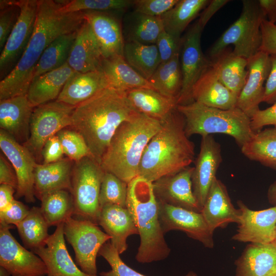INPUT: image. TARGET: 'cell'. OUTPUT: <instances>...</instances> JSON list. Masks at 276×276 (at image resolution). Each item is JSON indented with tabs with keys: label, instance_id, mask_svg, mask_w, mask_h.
I'll return each mask as SVG.
<instances>
[{
	"label": "cell",
	"instance_id": "45",
	"mask_svg": "<svg viewBox=\"0 0 276 276\" xmlns=\"http://www.w3.org/2000/svg\"><path fill=\"white\" fill-rule=\"evenodd\" d=\"M98 255L102 257L111 267L109 271L100 272V276H147L128 266L121 258L120 254L110 240L101 247ZM184 276L198 275L196 272L190 271Z\"/></svg>",
	"mask_w": 276,
	"mask_h": 276
},
{
	"label": "cell",
	"instance_id": "40",
	"mask_svg": "<svg viewBox=\"0 0 276 276\" xmlns=\"http://www.w3.org/2000/svg\"><path fill=\"white\" fill-rule=\"evenodd\" d=\"M25 247L32 251L44 245L50 235L49 226L40 208L33 206L27 217L16 226Z\"/></svg>",
	"mask_w": 276,
	"mask_h": 276
},
{
	"label": "cell",
	"instance_id": "62",
	"mask_svg": "<svg viewBox=\"0 0 276 276\" xmlns=\"http://www.w3.org/2000/svg\"><path fill=\"white\" fill-rule=\"evenodd\" d=\"M275 25H276V23H275Z\"/></svg>",
	"mask_w": 276,
	"mask_h": 276
},
{
	"label": "cell",
	"instance_id": "12",
	"mask_svg": "<svg viewBox=\"0 0 276 276\" xmlns=\"http://www.w3.org/2000/svg\"><path fill=\"white\" fill-rule=\"evenodd\" d=\"M38 0L16 1L19 15L0 56L1 79L15 67L24 54L33 32Z\"/></svg>",
	"mask_w": 276,
	"mask_h": 276
},
{
	"label": "cell",
	"instance_id": "60",
	"mask_svg": "<svg viewBox=\"0 0 276 276\" xmlns=\"http://www.w3.org/2000/svg\"><path fill=\"white\" fill-rule=\"evenodd\" d=\"M274 241L276 242V227H275V239Z\"/></svg>",
	"mask_w": 276,
	"mask_h": 276
},
{
	"label": "cell",
	"instance_id": "52",
	"mask_svg": "<svg viewBox=\"0 0 276 276\" xmlns=\"http://www.w3.org/2000/svg\"><path fill=\"white\" fill-rule=\"evenodd\" d=\"M64 154L60 140L57 135L50 137L44 144L41 151L43 164L56 162L61 159Z\"/></svg>",
	"mask_w": 276,
	"mask_h": 276
},
{
	"label": "cell",
	"instance_id": "30",
	"mask_svg": "<svg viewBox=\"0 0 276 276\" xmlns=\"http://www.w3.org/2000/svg\"><path fill=\"white\" fill-rule=\"evenodd\" d=\"M192 97L193 102L222 109L236 107L237 100L219 81L211 65L193 86Z\"/></svg>",
	"mask_w": 276,
	"mask_h": 276
},
{
	"label": "cell",
	"instance_id": "61",
	"mask_svg": "<svg viewBox=\"0 0 276 276\" xmlns=\"http://www.w3.org/2000/svg\"><path fill=\"white\" fill-rule=\"evenodd\" d=\"M274 276H276V275H274Z\"/></svg>",
	"mask_w": 276,
	"mask_h": 276
},
{
	"label": "cell",
	"instance_id": "58",
	"mask_svg": "<svg viewBox=\"0 0 276 276\" xmlns=\"http://www.w3.org/2000/svg\"><path fill=\"white\" fill-rule=\"evenodd\" d=\"M267 199L271 204L273 206L276 205V180L272 182L268 188Z\"/></svg>",
	"mask_w": 276,
	"mask_h": 276
},
{
	"label": "cell",
	"instance_id": "55",
	"mask_svg": "<svg viewBox=\"0 0 276 276\" xmlns=\"http://www.w3.org/2000/svg\"><path fill=\"white\" fill-rule=\"evenodd\" d=\"M230 1L211 0L200 13L199 18L197 20L201 27L203 29L212 17L221 8Z\"/></svg>",
	"mask_w": 276,
	"mask_h": 276
},
{
	"label": "cell",
	"instance_id": "3",
	"mask_svg": "<svg viewBox=\"0 0 276 276\" xmlns=\"http://www.w3.org/2000/svg\"><path fill=\"white\" fill-rule=\"evenodd\" d=\"M185 132V121L176 109L163 123L143 153L138 176L154 182L189 167L195 145Z\"/></svg>",
	"mask_w": 276,
	"mask_h": 276
},
{
	"label": "cell",
	"instance_id": "57",
	"mask_svg": "<svg viewBox=\"0 0 276 276\" xmlns=\"http://www.w3.org/2000/svg\"><path fill=\"white\" fill-rule=\"evenodd\" d=\"M260 8L265 17L269 22L276 23V0H259Z\"/></svg>",
	"mask_w": 276,
	"mask_h": 276
},
{
	"label": "cell",
	"instance_id": "37",
	"mask_svg": "<svg viewBox=\"0 0 276 276\" xmlns=\"http://www.w3.org/2000/svg\"><path fill=\"white\" fill-rule=\"evenodd\" d=\"M148 81L156 91L178 99L182 84L180 53L169 61L160 63Z\"/></svg>",
	"mask_w": 276,
	"mask_h": 276
},
{
	"label": "cell",
	"instance_id": "43",
	"mask_svg": "<svg viewBox=\"0 0 276 276\" xmlns=\"http://www.w3.org/2000/svg\"><path fill=\"white\" fill-rule=\"evenodd\" d=\"M132 5L133 1L129 0H72L62 2L60 11L65 13L85 11H121Z\"/></svg>",
	"mask_w": 276,
	"mask_h": 276
},
{
	"label": "cell",
	"instance_id": "47",
	"mask_svg": "<svg viewBox=\"0 0 276 276\" xmlns=\"http://www.w3.org/2000/svg\"><path fill=\"white\" fill-rule=\"evenodd\" d=\"M179 0H135L136 13L154 17L162 16L172 9Z\"/></svg>",
	"mask_w": 276,
	"mask_h": 276
},
{
	"label": "cell",
	"instance_id": "46",
	"mask_svg": "<svg viewBox=\"0 0 276 276\" xmlns=\"http://www.w3.org/2000/svg\"><path fill=\"white\" fill-rule=\"evenodd\" d=\"M0 6V50L1 52L17 21L20 9L16 3V1H1Z\"/></svg>",
	"mask_w": 276,
	"mask_h": 276
},
{
	"label": "cell",
	"instance_id": "4",
	"mask_svg": "<svg viewBox=\"0 0 276 276\" xmlns=\"http://www.w3.org/2000/svg\"><path fill=\"white\" fill-rule=\"evenodd\" d=\"M162 123L136 112L118 128L104 154L100 165L128 183L138 176L143 153Z\"/></svg>",
	"mask_w": 276,
	"mask_h": 276
},
{
	"label": "cell",
	"instance_id": "13",
	"mask_svg": "<svg viewBox=\"0 0 276 276\" xmlns=\"http://www.w3.org/2000/svg\"><path fill=\"white\" fill-rule=\"evenodd\" d=\"M13 225L0 224V266L11 276H45L47 267L41 259L21 245L10 230Z\"/></svg>",
	"mask_w": 276,
	"mask_h": 276
},
{
	"label": "cell",
	"instance_id": "2",
	"mask_svg": "<svg viewBox=\"0 0 276 276\" xmlns=\"http://www.w3.org/2000/svg\"><path fill=\"white\" fill-rule=\"evenodd\" d=\"M136 112L125 91L108 87L76 106L69 127L82 136L100 164L118 128Z\"/></svg>",
	"mask_w": 276,
	"mask_h": 276
},
{
	"label": "cell",
	"instance_id": "56",
	"mask_svg": "<svg viewBox=\"0 0 276 276\" xmlns=\"http://www.w3.org/2000/svg\"><path fill=\"white\" fill-rule=\"evenodd\" d=\"M16 189L7 185L0 186V212L6 210L15 199Z\"/></svg>",
	"mask_w": 276,
	"mask_h": 276
},
{
	"label": "cell",
	"instance_id": "35",
	"mask_svg": "<svg viewBox=\"0 0 276 276\" xmlns=\"http://www.w3.org/2000/svg\"><path fill=\"white\" fill-rule=\"evenodd\" d=\"M210 0H179L177 3L162 16L164 30L180 38L189 24L209 4Z\"/></svg>",
	"mask_w": 276,
	"mask_h": 276
},
{
	"label": "cell",
	"instance_id": "17",
	"mask_svg": "<svg viewBox=\"0 0 276 276\" xmlns=\"http://www.w3.org/2000/svg\"><path fill=\"white\" fill-rule=\"evenodd\" d=\"M222 160L220 144L212 135L202 137L192 175L193 193L201 209Z\"/></svg>",
	"mask_w": 276,
	"mask_h": 276
},
{
	"label": "cell",
	"instance_id": "39",
	"mask_svg": "<svg viewBox=\"0 0 276 276\" xmlns=\"http://www.w3.org/2000/svg\"><path fill=\"white\" fill-rule=\"evenodd\" d=\"M41 211L49 227L57 226L74 215V204L70 191H56L40 199Z\"/></svg>",
	"mask_w": 276,
	"mask_h": 276
},
{
	"label": "cell",
	"instance_id": "34",
	"mask_svg": "<svg viewBox=\"0 0 276 276\" xmlns=\"http://www.w3.org/2000/svg\"><path fill=\"white\" fill-rule=\"evenodd\" d=\"M241 151L249 159L276 170V126L256 132Z\"/></svg>",
	"mask_w": 276,
	"mask_h": 276
},
{
	"label": "cell",
	"instance_id": "31",
	"mask_svg": "<svg viewBox=\"0 0 276 276\" xmlns=\"http://www.w3.org/2000/svg\"><path fill=\"white\" fill-rule=\"evenodd\" d=\"M133 107L151 118L164 122L177 109V99L164 96L149 88H137L125 92Z\"/></svg>",
	"mask_w": 276,
	"mask_h": 276
},
{
	"label": "cell",
	"instance_id": "27",
	"mask_svg": "<svg viewBox=\"0 0 276 276\" xmlns=\"http://www.w3.org/2000/svg\"><path fill=\"white\" fill-rule=\"evenodd\" d=\"M108 87L101 68L86 73L74 72L56 100L77 106Z\"/></svg>",
	"mask_w": 276,
	"mask_h": 276
},
{
	"label": "cell",
	"instance_id": "14",
	"mask_svg": "<svg viewBox=\"0 0 276 276\" xmlns=\"http://www.w3.org/2000/svg\"><path fill=\"white\" fill-rule=\"evenodd\" d=\"M158 203L159 219L164 234L171 231H180L204 247H214V232L209 227L201 212Z\"/></svg>",
	"mask_w": 276,
	"mask_h": 276
},
{
	"label": "cell",
	"instance_id": "29",
	"mask_svg": "<svg viewBox=\"0 0 276 276\" xmlns=\"http://www.w3.org/2000/svg\"><path fill=\"white\" fill-rule=\"evenodd\" d=\"M210 59L219 81L238 98L247 78L248 59L228 48Z\"/></svg>",
	"mask_w": 276,
	"mask_h": 276
},
{
	"label": "cell",
	"instance_id": "49",
	"mask_svg": "<svg viewBox=\"0 0 276 276\" xmlns=\"http://www.w3.org/2000/svg\"><path fill=\"white\" fill-rule=\"evenodd\" d=\"M30 210L28 206L15 199L8 209L0 212V224L16 226L27 217Z\"/></svg>",
	"mask_w": 276,
	"mask_h": 276
},
{
	"label": "cell",
	"instance_id": "42",
	"mask_svg": "<svg viewBox=\"0 0 276 276\" xmlns=\"http://www.w3.org/2000/svg\"><path fill=\"white\" fill-rule=\"evenodd\" d=\"M127 190L128 183L115 175L105 172L99 195L100 209L108 204L126 208Z\"/></svg>",
	"mask_w": 276,
	"mask_h": 276
},
{
	"label": "cell",
	"instance_id": "11",
	"mask_svg": "<svg viewBox=\"0 0 276 276\" xmlns=\"http://www.w3.org/2000/svg\"><path fill=\"white\" fill-rule=\"evenodd\" d=\"M203 30L197 20L181 38L180 62L182 84L177 99L178 105L193 102V86L211 65L210 59L204 55L201 49V35Z\"/></svg>",
	"mask_w": 276,
	"mask_h": 276
},
{
	"label": "cell",
	"instance_id": "53",
	"mask_svg": "<svg viewBox=\"0 0 276 276\" xmlns=\"http://www.w3.org/2000/svg\"><path fill=\"white\" fill-rule=\"evenodd\" d=\"M271 67L265 84L263 102L272 105L276 102V54L270 55Z\"/></svg>",
	"mask_w": 276,
	"mask_h": 276
},
{
	"label": "cell",
	"instance_id": "32",
	"mask_svg": "<svg viewBox=\"0 0 276 276\" xmlns=\"http://www.w3.org/2000/svg\"><path fill=\"white\" fill-rule=\"evenodd\" d=\"M75 71L67 63L32 81L27 97L35 107L56 100L67 80Z\"/></svg>",
	"mask_w": 276,
	"mask_h": 276
},
{
	"label": "cell",
	"instance_id": "28",
	"mask_svg": "<svg viewBox=\"0 0 276 276\" xmlns=\"http://www.w3.org/2000/svg\"><path fill=\"white\" fill-rule=\"evenodd\" d=\"M74 163L66 157L48 164L37 163L34 170L35 196L40 200L46 194L56 191L70 192Z\"/></svg>",
	"mask_w": 276,
	"mask_h": 276
},
{
	"label": "cell",
	"instance_id": "36",
	"mask_svg": "<svg viewBox=\"0 0 276 276\" xmlns=\"http://www.w3.org/2000/svg\"><path fill=\"white\" fill-rule=\"evenodd\" d=\"M123 56L134 70L148 80L161 63L156 44L128 40L124 44Z\"/></svg>",
	"mask_w": 276,
	"mask_h": 276
},
{
	"label": "cell",
	"instance_id": "10",
	"mask_svg": "<svg viewBox=\"0 0 276 276\" xmlns=\"http://www.w3.org/2000/svg\"><path fill=\"white\" fill-rule=\"evenodd\" d=\"M63 233L74 250L76 262L81 270L88 274H97V256L111 237L97 224L73 217L63 223Z\"/></svg>",
	"mask_w": 276,
	"mask_h": 276
},
{
	"label": "cell",
	"instance_id": "25",
	"mask_svg": "<svg viewBox=\"0 0 276 276\" xmlns=\"http://www.w3.org/2000/svg\"><path fill=\"white\" fill-rule=\"evenodd\" d=\"M103 59L96 37L85 19L77 30L67 63L75 72L86 73L100 70Z\"/></svg>",
	"mask_w": 276,
	"mask_h": 276
},
{
	"label": "cell",
	"instance_id": "21",
	"mask_svg": "<svg viewBox=\"0 0 276 276\" xmlns=\"http://www.w3.org/2000/svg\"><path fill=\"white\" fill-rule=\"evenodd\" d=\"M84 14L96 37L103 58L123 56L125 42L119 20L107 12L85 11Z\"/></svg>",
	"mask_w": 276,
	"mask_h": 276
},
{
	"label": "cell",
	"instance_id": "48",
	"mask_svg": "<svg viewBox=\"0 0 276 276\" xmlns=\"http://www.w3.org/2000/svg\"><path fill=\"white\" fill-rule=\"evenodd\" d=\"M181 38L175 37L165 30L162 32L155 44L161 63L169 61L176 54L180 53Z\"/></svg>",
	"mask_w": 276,
	"mask_h": 276
},
{
	"label": "cell",
	"instance_id": "59",
	"mask_svg": "<svg viewBox=\"0 0 276 276\" xmlns=\"http://www.w3.org/2000/svg\"><path fill=\"white\" fill-rule=\"evenodd\" d=\"M9 271L5 268L0 266V276H11Z\"/></svg>",
	"mask_w": 276,
	"mask_h": 276
},
{
	"label": "cell",
	"instance_id": "6",
	"mask_svg": "<svg viewBox=\"0 0 276 276\" xmlns=\"http://www.w3.org/2000/svg\"><path fill=\"white\" fill-rule=\"evenodd\" d=\"M177 110L185 121V132L190 137H201L221 133L233 137L240 148L255 134L250 125V118L236 107L229 109L211 107L193 102L178 105Z\"/></svg>",
	"mask_w": 276,
	"mask_h": 276
},
{
	"label": "cell",
	"instance_id": "26",
	"mask_svg": "<svg viewBox=\"0 0 276 276\" xmlns=\"http://www.w3.org/2000/svg\"><path fill=\"white\" fill-rule=\"evenodd\" d=\"M99 225L108 235L110 241L120 255L128 248L127 239L132 235H139L133 218L127 208L108 204L101 209Z\"/></svg>",
	"mask_w": 276,
	"mask_h": 276
},
{
	"label": "cell",
	"instance_id": "15",
	"mask_svg": "<svg viewBox=\"0 0 276 276\" xmlns=\"http://www.w3.org/2000/svg\"><path fill=\"white\" fill-rule=\"evenodd\" d=\"M0 148L16 174L17 187L15 197H24L28 203L34 202V170L37 163L34 156L24 145L1 129Z\"/></svg>",
	"mask_w": 276,
	"mask_h": 276
},
{
	"label": "cell",
	"instance_id": "22",
	"mask_svg": "<svg viewBox=\"0 0 276 276\" xmlns=\"http://www.w3.org/2000/svg\"><path fill=\"white\" fill-rule=\"evenodd\" d=\"M34 108L26 95L0 100L1 129L23 145L30 136Z\"/></svg>",
	"mask_w": 276,
	"mask_h": 276
},
{
	"label": "cell",
	"instance_id": "5",
	"mask_svg": "<svg viewBox=\"0 0 276 276\" xmlns=\"http://www.w3.org/2000/svg\"><path fill=\"white\" fill-rule=\"evenodd\" d=\"M126 208L137 228L140 244L135 255L139 263L158 262L171 252L160 225L158 203L153 182L137 176L128 183Z\"/></svg>",
	"mask_w": 276,
	"mask_h": 276
},
{
	"label": "cell",
	"instance_id": "9",
	"mask_svg": "<svg viewBox=\"0 0 276 276\" xmlns=\"http://www.w3.org/2000/svg\"><path fill=\"white\" fill-rule=\"evenodd\" d=\"M75 107L57 100L34 107L30 121V136L23 145L37 163L42 160L41 151L45 142L70 126Z\"/></svg>",
	"mask_w": 276,
	"mask_h": 276
},
{
	"label": "cell",
	"instance_id": "41",
	"mask_svg": "<svg viewBox=\"0 0 276 276\" xmlns=\"http://www.w3.org/2000/svg\"><path fill=\"white\" fill-rule=\"evenodd\" d=\"M160 16H150L136 13L130 27L128 40L145 44H155L160 34L164 31Z\"/></svg>",
	"mask_w": 276,
	"mask_h": 276
},
{
	"label": "cell",
	"instance_id": "54",
	"mask_svg": "<svg viewBox=\"0 0 276 276\" xmlns=\"http://www.w3.org/2000/svg\"><path fill=\"white\" fill-rule=\"evenodd\" d=\"M0 183L14 188L17 187L16 173L8 159L2 153L0 155Z\"/></svg>",
	"mask_w": 276,
	"mask_h": 276
},
{
	"label": "cell",
	"instance_id": "51",
	"mask_svg": "<svg viewBox=\"0 0 276 276\" xmlns=\"http://www.w3.org/2000/svg\"><path fill=\"white\" fill-rule=\"evenodd\" d=\"M262 43L260 51L276 54V25L263 19L261 26Z\"/></svg>",
	"mask_w": 276,
	"mask_h": 276
},
{
	"label": "cell",
	"instance_id": "20",
	"mask_svg": "<svg viewBox=\"0 0 276 276\" xmlns=\"http://www.w3.org/2000/svg\"><path fill=\"white\" fill-rule=\"evenodd\" d=\"M32 251L44 263L48 270L47 276H100L87 274L75 263L66 246L63 223L56 226L44 245Z\"/></svg>",
	"mask_w": 276,
	"mask_h": 276
},
{
	"label": "cell",
	"instance_id": "8",
	"mask_svg": "<svg viewBox=\"0 0 276 276\" xmlns=\"http://www.w3.org/2000/svg\"><path fill=\"white\" fill-rule=\"evenodd\" d=\"M105 171L94 158L75 162L71 176V194L76 218L99 225V195Z\"/></svg>",
	"mask_w": 276,
	"mask_h": 276
},
{
	"label": "cell",
	"instance_id": "23",
	"mask_svg": "<svg viewBox=\"0 0 276 276\" xmlns=\"http://www.w3.org/2000/svg\"><path fill=\"white\" fill-rule=\"evenodd\" d=\"M201 213L213 232L231 223L238 224L240 217V211L233 204L226 186L217 177L210 188Z\"/></svg>",
	"mask_w": 276,
	"mask_h": 276
},
{
	"label": "cell",
	"instance_id": "18",
	"mask_svg": "<svg viewBox=\"0 0 276 276\" xmlns=\"http://www.w3.org/2000/svg\"><path fill=\"white\" fill-rule=\"evenodd\" d=\"M271 67L270 55L259 51L248 59V74L245 84L237 98L236 107L250 118L263 102L265 84Z\"/></svg>",
	"mask_w": 276,
	"mask_h": 276
},
{
	"label": "cell",
	"instance_id": "1",
	"mask_svg": "<svg viewBox=\"0 0 276 276\" xmlns=\"http://www.w3.org/2000/svg\"><path fill=\"white\" fill-rule=\"evenodd\" d=\"M62 2L39 0L33 33L18 62L0 82V100L26 95L34 70L45 49L57 37L76 31L85 20L84 12L62 13Z\"/></svg>",
	"mask_w": 276,
	"mask_h": 276
},
{
	"label": "cell",
	"instance_id": "50",
	"mask_svg": "<svg viewBox=\"0 0 276 276\" xmlns=\"http://www.w3.org/2000/svg\"><path fill=\"white\" fill-rule=\"evenodd\" d=\"M250 125L255 132L265 126H276V102L269 107L257 111L250 118Z\"/></svg>",
	"mask_w": 276,
	"mask_h": 276
},
{
	"label": "cell",
	"instance_id": "19",
	"mask_svg": "<svg viewBox=\"0 0 276 276\" xmlns=\"http://www.w3.org/2000/svg\"><path fill=\"white\" fill-rule=\"evenodd\" d=\"M193 167L185 168L175 174L162 177L153 182L158 202L196 212H201L194 195L192 175Z\"/></svg>",
	"mask_w": 276,
	"mask_h": 276
},
{
	"label": "cell",
	"instance_id": "24",
	"mask_svg": "<svg viewBox=\"0 0 276 276\" xmlns=\"http://www.w3.org/2000/svg\"><path fill=\"white\" fill-rule=\"evenodd\" d=\"M235 264V276L276 275V242L249 244Z\"/></svg>",
	"mask_w": 276,
	"mask_h": 276
},
{
	"label": "cell",
	"instance_id": "16",
	"mask_svg": "<svg viewBox=\"0 0 276 276\" xmlns=\"http://www.w3.org/2000/svg\"><path fill=\"white\" fill-rule=\"evenodd\" d=\"M240 211L236 233L232 239L241 242L267 244L274 241L276 227V205L254 211L241 200L237 201Z\"/></svg>",
	"mask_w": 276,
	"mask_h": 276
},
{
	"label": "cell",
	"instance_id": "38",
	"mask_svg": "<svg viewBox=\"0 0 276 276\" xmlns=\"http://www.w3.org/2000/svg\"><path fill=\"white\" fill-rule=\"evenodd\" d=\"M77 32L57 37L45 49L35 67L32 81L67 62Z\"/></svg>",
	"mask_w": 276,
	"mask_h": 276
},
{
	"label": "cell",
	"instance_id": "33",
	"mask_svg": "<svg viewBox=\"0 0 276 276\" xmlns=\"http://www.w3.org/2000/svg\"><path fill=\"white\" fill-rule=\"evenodd\" d=\"M101 68L111 88L125 92L137 88L155 90L150 82L134 70L123 56L103 59Z\"/></svg>",
	"mask_w": 276,
	"mask_h": 276
},
{
	"label": "cell",
	"instance_id": "7",
	"mask_svg": "<svg viewBox=\"0 0 276 276\" xmlns=\"http://www.w3.org/2000/svg\"><path fill=\"white\" fill-rule=\"evenodd\" d=\"M240 16L219 37L209 50L210 58L232 44L233 52L246 59L258 52L262 43L261 26L265 19L258 1L243 0Z\"/></svg>",
	"mask_w": 276,
	"mask_h": 276
},
{
	"label": "cell",
	"instance_id": "44",
	"mask_svg": "<svg viewBox=\"0 0 276 276\" xmlns=\"http://www.w3.org/2000/svg\"><path fill=\"white\" fill-rule=\"evenodd\" d=\"M56 135L60 140L64 154L74 162L86 157L94 158L82 136L75 130L67 127L59 131Z\"/></svg>",
	"mask_w": 276,
	"mask_h": 276
}]
</instances>
